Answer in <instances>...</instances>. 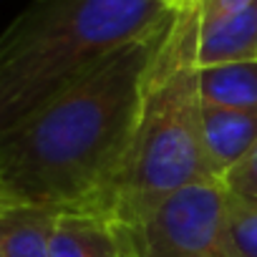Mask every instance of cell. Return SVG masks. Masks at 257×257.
<instances>
[{"label": "cell", "mask_w": 257, "mask_h": 257, "mask_svg": "<svg viewBox=\"0 0 257 257\" xmlns=\"http://www.w3.org/2000/svg\"><path fill=\"white\" fill-rule=\"evenodd\" d=\"M169 26L111 53L0 132V182L16 204L83 207L106 184L134 137L147 73Z\"/></svg>", "instance_id": "obj_1"}, {"label": "cell", "mask_w": 257, "mask_h": 257, "mask_svg": "<svg viewBox=\"0 0 257 257\" xmlns=\"http://www.w3.org/2000/svg\"><path fill=\"white\" fill-rule=\"evenodd\" d=\"M197 46L199 6L194 0L177 13L152 61L123 159L78 209L126 224L184 187L217 179L204 149Z\"/></svg>", "instance_id": "obj_2"}, {"label": "cell", "mask_w": 257, "mask_h": 257, "mask_svg": "<svg viewBox=\"0 0 257 257\" xmlns=\"http://www.w3.org/2000/svg\"><path fill=\"white\" fill-rule=\"evenodd\" d=\"M194 0H33L0 33V132Z\"/></svg>", "instance_id": "obj_3"}, {"label": "cell", "mask_w": 257, "mask_h": 257, "mask_svg": "<svg viewBox=\"0 0 257 257\" xmlns=\"http://www.w3.org/2000/svg\"><path fill=\"white\" fill-rule=\"evenodd\" d=\"M121 257H237L227 224V189L199 182L126 224H113Z\"/></svg>", "instance_id": "obj_4"}, {"label": "cell", "mask_w": 257, "mask_h": 257, "mask_svg": "<svg viewBox=\"0 0 257 257\" xmlns=\"http://www.w3.org/2000/svg\"><path fill=\"white\" fill-rule=\"evenodd\" d=\"M204 149L222 182L257 144V108H227L202 101Z\"/></svg>", "instance_id": "obj_5"}, {"label": "cell", "mask_w": 257, "mask_h": 257, "mask_svg": "<svg viewBox=\"0 0 257 257\" xmlns=\"http://www.w3.org/2000/svg\"><path fill=\"white\" fill-rule=\"evenodd\" d=\"M257 61V3L242 13L199 18V68Z\"/></svg>", "instance_id": "obj_6"}, {"label": "cell", "mask_w": 257, "mask_h": 257, "mask_svg": "<svg viewBox=\"0 0 257 257\" xmlns=\"http://www.w3.org/2000/svg\"><path fill=\"white\" fill-rule=\"evenodd\" d=\"M51 257H121L116 227L96 212L58 209L51 232Z\"/></svg>", "instance_id": "obj_7"}, {"label": "cell", "mask_w": 257, "mask_h": 257, "mask_svg": "<svg viewBox=\"0 0 257 257\" xmlns=\"http://www.w3.org/2000/svg\"><path fill=\"white\" fill-rule=\"evenodd\" d=\"M56 207L13 204L0 214V257H51Z\"/></svg>", "instance_id": "obj_8"}, {"label": "cell", "mask_w": 257, "mask_h": 257, "mask_svg": "<svg viewBox=\"0 0 257 257\" xmlns=\"http://www.w3.org/2000/svg\"><path fill=\"white\" fill-rule=\"evenodd\" d=\"M204 103L227 108H257V61L199 68Z\"/></svg>", "instance_id": "obj_9"}, {"label": "cell", "mask_w": 257, "mask_h": 257, "mask_svg": "<svg viewBox=\"0 0 257 257\" xmlns=\"http://www.w3.org/2000/svg\"><path fill=\"white\" fill-rule=\"evenodd\" d=\"M227 224L237 257H257V204L227 192Z\"/></svg>", "instance_id": "obj_10"}, {"label": "cell", "mask_w": 257, "mask_h": 257, "mask_svg": "<svg viewBox=\"0 0 257 257\" xmlns=\"http://www.w3.org/2000/svg\"><path fill=\"white\" fill-rule=\"evenodd\" d=\"M224 189L232 194V197H239V199H247V202H254L257 204V144L254 149L222 179Z\"/></svg>", "instance_id": "obj_11"}, {"label": "cell", "mask_w": 257, "mask_h": 257, "mask_svg": "<svg viewBox=\"0 0 257 257\" xmlns=\"http://www.w3.org/2000/svg\"><path fill=\"white\" fill-rule=\"evenodd\" d=\"M257 0H197L199 6V18H222L232 13H242Z\"/></svg>", "instance_id": "obj_12"}, {"label": "cell", "mask_w": 257, "mask_h": 257, "mask_svg": "<svg viewBox=\"0 0 257 257\" xmlns=\"http://www.w3.org/2000/svg\"><path fill=\"white\" fill-rule=\"evenodd\" d=\"M13 204H16V202H13V197L8 194V189L3 187V182H0V214H3L8 207H13Z\"/></svg>", "instance_id": "obj_13"}]
</instances>
